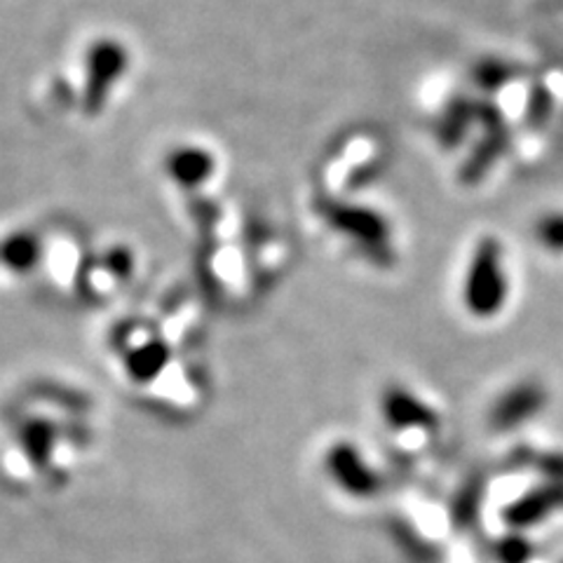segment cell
<instances>
[{
	"instance_id": "cell-1",
	"label": "cell",
	"mask_w": 563,
	"mask_h": 563,
	"mask_svg": "<svg viewBox=\"0 0 563 563\" xmlns=\"http://www.w3.org/2000/svg\"><path fill=\"white\" fill-rule=\"evenodd\" d=\"M378 416L395 453L413 461L432 453L444 430L442 413L434 404L404 383H390L378 397Z\"/></svg>"
},
{
	"instance_id": "cell-2",
	"label": "cell",
	"mask_w": 563,
	"mask_h": 563,
	"mask_svg": "<svg viewBox=\"0 0 563 563\" xmlns=\"http://www.w3.org/2000/svg\"><path fill=\"white\" fill-rule=\"evenodd\" d=\"M512 298V268L505 244L484 235L472 246L461 279V303L472 320L490 322L500 317Z\"/></svg>"
},
{
	"instance_id": "cell-3",
	"label": "cell",
	"mask_w": 563,
	"mask_h": 563,
	"mask_svg": "<svg viewBox=\"0 0 563 563\" xmlns=\"http://www.w3.org/2000/svg\"><path fill=\"white\" fill-rule=\"evenodd\" d=\"M322 472L341 496L355 503L378 500L387 488L385 474L352 439H333L324 449Z\"/></svg>"
},
{
	"instance_id": "cell-4",
	"label": "cell",
	"mask_w": 563,
	"mask_h": 563,
	"mask_svg": "<svg viewBox=\"0 0 563 563\" xmlns=\"http://www.w3.org/2000/svg\"><path fill=\"white\" fill-rule=\"evenodd\" d=\"M130 49L115 38H99L85 52L82 106L87 115H97L111 99V92L130 70Z\"/></svg>"
},
{
	"instance_id": "cell-5",
	"label": "cell",
	"mask_w": 563,
	"mask_h": 563,
	"mask_svg": "<svg viewBox=\"0 0 563 563\" xmlns=\"http://www.w3.org/2000/svg\"><path fill=\"white\" fill-rule=\"evenodd\" d=\"M550 404V390L544 380L528 376L507 385L505 390L490 401L486 420L488 428L498 434L519 430L542 416Z\"/></svg>"
},
{
	"instance_id": "cell-6",
	"label": "cell",
	"mask_w": 563,
	"mask_h": 563,
	"mask_svg": "<svg viewBox=\"0 0 563 563\" xmlns=\"http://www.w3.org/2000/svg\"><path fill=\"white\" fill-rule=\"evenodd\" d=\"M163 167L172 184H176L181 190H198L214 179L217 157L205 146L184 144L174 146L165 155Z\"/></svg>"
},
{
	"instance_id": "cell-7",
	"label": "cell",
	"mask_w": 563,
	"mask_h": 563,
	"mask_svg": "<svg viewBox=\"0 0 563 563\" xmlns=\"http://www.w3.org/2000/svg\"><path fill=\"white\" fill-rule=\"evenodd\" d=\"M38 252H41V242L29 231L12 233L3 242V246H0V256H3V261L14 271H24L33 266V261L38 258Z\"/></svg>"
},
{
	"instance_id": "cell-8",
	"label": "cell",
	"mask_w": 563,
	"mask_h": 563,
	"mask_svg": "<svg viewBox=\"0 0 563 563\" xmlns=\"http://www.w3.org/2000/svg\"><path fill=\"white\" fill-rule=\"evenodd\" d=\"M533 238L542 252L563 256V211H542L533 223Z\"/></svg>"
},
{
	"instance_id": "cell-9",
	"label": "cell",
	"mask_w": 563,
	"mask_h": 563,
	"mask_svg": "<svg viewBox=\"0 0 563 563\" xmlns=\"http://www.w3.org/2000/svg\"><path fill=\"white\" fill-rule=\"evenodd\" d=\"M559 563H563V561H559Z\"/></svg>"
}]
</instances>
